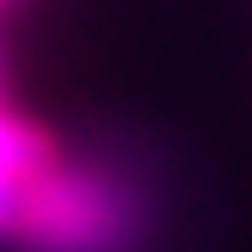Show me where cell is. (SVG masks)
Here are the masks:
<instances>
[{"instance_id": "obj_1", "label": "cell", "mask_w": 252, "mask_h": 252, "mask_svg": "<svg viewBox=\"0 0 252 252\" xmlns=\"http://www.w3.org/2000/svg\"><path fill=\"white\" fill-rule=\"evenodd\" d=\"M151 209L140 188L97 161L59 151L38 172L0 188L5 252H145Z\"/></svg>"}, {"instance_id": "obj_2", "label": "cell", "mask_w": 252, "mask_h": 252, "mask_svg": "<svg viewBox=\"0 0 252 252\" xmlns=\"http://www.w3.org/2000/svg\"><path fill=\"white\" fill-rule=\"evenodd\" d=\"M0 5H5V0H0Z\"/></svg>"}]
</instances>
